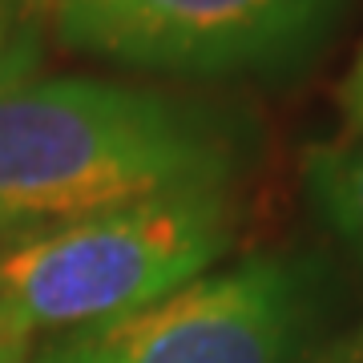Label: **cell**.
Segmentation results:
<instances>
[{"label":"cell","instance_id":"1","mask_svg":"<svg viewBox=\"0 0 363 363\" xmlns=\"http://www.w3.org/2000/svg\"><path fill=\"white\" fill-rule=\"evenodd\" d=\"M242 162V130L210 105L97 77H37L0 93V238L234 190Z\"/></svg>","mask_w":363,"mask_h":363},{"label":"cell","instance_id":"2","mask_svg":"<svg viewBox=\"0 0 363 363\" xmlns=\"http://www.w3.org/2000/svg\"><path fill=\"white\" fill-rule=\"evenodd\" d=\"M234 190L133 202L0 250V355L154 307L230 250Z\"/></svg>","mask_w":363,"mask_h":363},{"label":"cell","instance_id":"3","mask_svg":"<svg viewBox=\"0 0 363 363\" xmlns=\"http://www.w3.org/2000/svg\"><path fill=\"white\" fill-rule=\"evenodd\" d=\"M319 291L303 262L255 255L117 323L40 343L28 363H303Z\"/></svg>","mask_w":363,"mask_h":363},{"label":"cell","instance_id":"4","mask_svg":"<svg viewBox=\"0 0 363 363\" xmlns=\"http://www.w3.org/2000/svg\"><path fill=\"white\" fill-rule=\"evenodd\" d=\"M65 49L178 77L295 65L327 37L343 0H40Z\"/></svg>","mask_w":363,"mask_h":363},{"label":"cell","instance_id":"5","mask_svg":"<svg viewBox=\"0 0 363 363\" xmlns=\"http://www.w3.org/2000/svg\"><path fill=\"white\" fill-rule=\"evenodd\" d=\"M303 194L315 218L363 262V138L311 145L303 157Z\"/></svg>","mask_w":363,"mask_h":363},{"label":"cell","instance_id":"6","mask_svg":"<svg viewBox=\"0 0 363 363\" xmlns=\"http://www.w3.org/2000/svg\"><path fill=\"white\" fill-rule=\"evenodd\" d=\"M49 52V21L40 0H0V93L37 81Z\"/></svg>","mask_w":363,"mask_h":363},{"label":"cell","instance_id":"7","mask_svg":"<svg viewBox=\"0 0 363 363\" xmlns=\"http://www.w3.org/2000/svg\"><path fill=\"white\" fill-rule=\"evenodd\" d=\"M335 105L343 117V138H363V45L355 49L347 73L335 89Z\"/></svg>","mask_w":363,"mask_h":363},{"label":"cell","instance_id":"8","mask_svg":"<svg viewBox=\"0 0 363 363\" xmlns=\"http://www.w3.org/2000/svg\"><path fill=\"white\" fill-rule=\"evenodd\" d=\"M315 363H363V339H351V343L327 351L323 359H315Z\"/></svg>","mask_w":363,"mask_h":363}]
</instances>
